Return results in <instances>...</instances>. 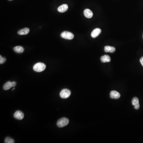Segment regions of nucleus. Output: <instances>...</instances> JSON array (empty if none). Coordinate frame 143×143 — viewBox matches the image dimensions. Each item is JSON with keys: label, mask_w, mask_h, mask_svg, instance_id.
Instances as JSON below:
<instances>
[{"label": "nucleus", "mask_w": 143, "mask_h": 143, "mask_svg": "<svg viewBox=\"0 0 143 143\" xmlns=\"http://www.w3.org/2000/svg\"><path fill=\"white\" fill-rule=\"evenodd\" d=\"M46 65L43 63H38L35 64L33 66V70L36 72H41L46 69Z\"/></svg>", "instance_id": "1"}, {"label": "nucleus", "mask_w": 143, "mask_h": 143, "mask_svg": "<svg viewBox=\"0 0 143 143\" xmlns=\"http://www.w3.org/2000/svg\"><path fill=\"white\" fill-rule=\"evenodd\" d=\"M69 119L66 118H63L59 119L57 122V126L58 127L62 128L66 126L69 124Z\"/></svg>", "instance_id": "2"}, {"label": "nucleus", "mask_w": 143, "mask_h": 143, "mask_svg": "<svg viewBox=\"0 0 143 143\" xmlns=\"http://www.w3.org/2000/svg\"><path fill=\"white\" fill-rule=\"evenodd\" d=\"M62 38L66 39H72L74 37V35L72 33L69 31H65L62 33L60 34Z\"/></svg>", "instance_id": "3"}, {"label": "nucleus", "mask_w": 143, "mask_h": 143, "mask_svg": "<svg viewBox=\"0 0 143 143\" xmlns=\"http://www.w3.org/2000/svg\"><path fill=\"white\" fill-rule=\"evenodd\" d=\"M71 95V91L68 89H64L62 90L60 94V98L63 99H66L69 98Z\"/></svg>", "instance_id": "4"}, {"label": "nucleus", "mask_w": 143, "mask_h": 143, "mask_svg": "<svg viewBox=\"0 0 143 143\" xmlns=\"http://www.w3.org/2000/svg\"><path fill=\"white\" fill-rule=\"evenodd\" d=\"M14 117L15 118L21 120L23 119L24 118V114L23 112L20 111H17L14 114Z\"/></svg>", "instance_id": "5"}, {"label": "nucleus", "mask_w": 143, "mask_h": 143, "mask_svg": "<svg viewBox=\"0 0 143 143\" xmlns=\"http://www.w3.org/2000/svg\"><path fill=\"white\" fill-rule=\"evenodd\" d=\"M132 105L134 106V108L136 110H138L139 108L140 105L139 104V101L138 98L134 97L133 98L132 101Z\"/></svg>", "instance_id": "6"}, {"label": "nucleus", "mask_w": 143, "mask_h": 143, "mask_svg": "<svg viewBox=\"0 0 143 143\" xmlns=\"http://www.w3.org/2000/svg\"><path fill=\"white\" fill-rule=\"evenodd\" d=\"M101 30L100 28H97L96 29H94L91 32V37L95 38L98 36L99 34L101 33Z\"/></svg>", "instance_id": "7"}, {"label": "nucleus", "mask_w": 143, "mask_h": 143, "mask_svg": "<svg viewBox=\"0 0 143 143\" xmlns=\"http://www.w3.org/2000/svg\"><path fill=\"white\" fill-rule=\"evenodd\" d=\"M111 98L113 99H118L120 98V95L119 93L116 91H112L110 94Z\"/></svg>", "instance_id": "8"}, {"label": "nucleus", "mask_w": 143, "mask_h": 143, "mask_svg": "<svg viewBox=\"0 0 143 143\" xmlns=\"http://www.w3.org/2000/svg\"><path fill=\"white\" fill-rule=\"evenodd\" d=\"M84 16L87 18H90L92 17L93 16V13L89 9H86L84 10Z\"/></svg>", "instance_id": "9"}, {"label": "nucleus", "mask_w": 143, "mask_h": 143, "mask_svg": "<svg viewBox=\"0 0 143 143\" xmlns=\"http://www.w3.org/2000/svg\"><path fill=\"white\" fill-rule=\"evenodd\" d=\"M68 6L66 4H63L59 6L58 8V11L61 13L65 12L68 9Z\"/></svg>", "instance_id": "10"}, {"label": "nucleus", "mask_w": 143, "mask_h": 143, "mask_svg": "<svg viewBox=\"0 0 143 143\" xmlns=\"http://www.w3.org/2000/svg\"><path fill=\"white\" fill-rule=\"evenodd\" d=\"M116 49L114 47L106 46L104 48V51L106 53H113L115 51Z\"/></svg>", "instance_id": "11"}, {"label": "nucleus", "mask_w": 143, "mask_h": 143, "mask_svg": "<svg viewBox=\"0 0 143 143\" xmlns=\"http://www.w3.org/2000/svg\"><path fill=\"white\" fill-rule=\"evenodd\" d=\"M12 87H14L13 82L10 81H8L4 84L3 88L4 90H7L10 89Z\"/></svg>", "instance_id": "12"}, {"label": "nucleus", "mask_w": 143, "mask_h": 143, "mask_svg": "<svg viewBox=\"0 0 143 143\" xmlns=\"http://www.w3.org/2000/svg\"><path fill=\"white\" fill-rule=\"evenodd\" d=\"M30 32V29L28 28H24L21 29L18 32V34L20 35H25L28 34Z\"/></svg>", "instance_id": "13"}, {"label": "nucleus", "mask_w": 143, "mask_h": 143, "mask_svg": "<svg viewBox=\"0 0 143 143\" xmlns=\"http://www.w3.org/2000/svg\"><path fill=\"white\" fill-rule=\"evenodd\" d=\"M111 59L110 57L107 55L103 56L101 58V62L103 63H108L111 61Z\"/></svg>", "instance_id": "14"}, {"label": "nucleus", "mask_w": 143, "mask_h": 143, "mask_svg": "<svg viewBox=\"0 0 143 143\" xmlns=\"http://www.w3.org/2000/svg\"><path fill=\"white\" fill-rule=\"evenodd\" d=\"M14 50L16 53H22L24 51V48L22 46H16L14 48Z\"/></svg>", "instance_id": "15"}, {"label": "nucleus", "mask_w": 143, "mask_h": 143, "mask_svg": "<svg viewBox=\"0 0 143 143\" xmlns=\"http://www.w3.org/2000/svg\"><path fill=\"white\" fill-rule=\"evenodd\" d=\"M5 142L6 143H15V140L10 137H7L5 139Z\"/></svg>", "instance_id": "16"}, {"label": "nucleus", "mask_w": 143, "mask_h": 143, "mask_svg": "<svg viewBox=\"0 0 143 143\" xmlns=\"http://www.w3.org/2000/svg\"><path fill=\"white\" fill-rule=\"evenodd\" d=\"M6 62V59L2 57L1 55L0 56V64H3Z\"/></svg>", "instance_id": "17"}, {"label": "nucleus", "mask_w": 143, "mask_h": 143, "mask_svg": "<svg viewBox=\"0 0 143 143\" xmlns=\"http://www.w3.org/2000/svg\"><path fill=\"white\" fill-rule=\"evenodd\" d=\"M140 62L141 64L143 67V57H142L140 59Z\"/></svg>", "instance_id": "18"}, {"label": "nucleus", "mask_w": 143, "mask_h": 143, "mask_svg": "<svg viewBox=\"0 0 143 143\" xmlns=\"http://www.w3.org/2000/svg\"></svg>", "instance_id": "19"}, {"label": "nucleus", "mask_w": 143, "mask_h": 143, "mask_svg": "<svg viewBox=\"0 0 143 143\" xmlns=\"http://www.w3.org/2000/svg\"></svg>", "instance_id": "20"}]
</instances>
